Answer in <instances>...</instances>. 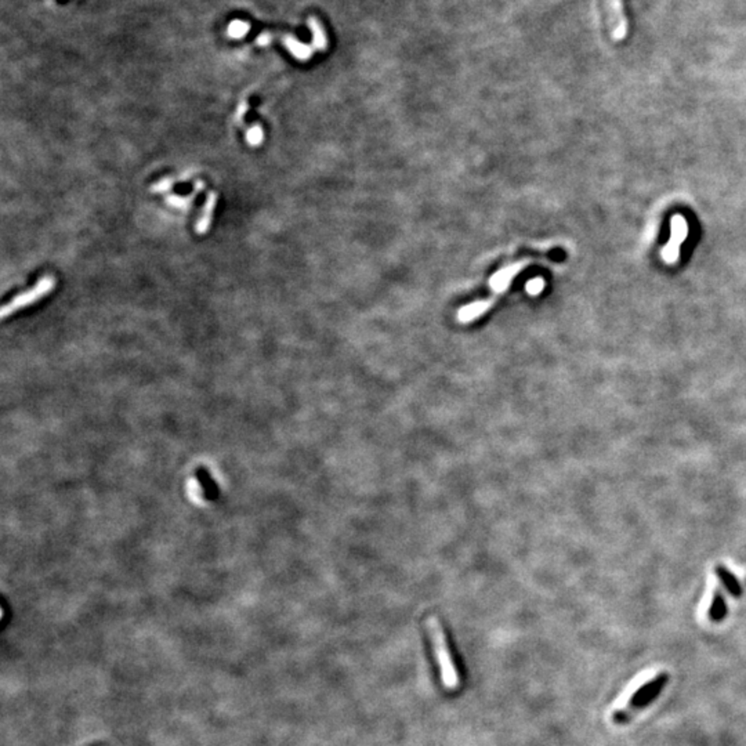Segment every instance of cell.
Here are the masks:
<instances>
[{
	"instance_id": "obj_14",
	"label": "cell",
	"mask_w": 746,
	"mask_h": 746,
	"mask_svg": "<svg viewBox=\"0 0 746 746\" xmlns=\"http://www.w3.org/2000/svg\"><path fill=\"white\" fill-rule=\"evenodd\" d=\"M171 184H173L171 180H166L165 179V180H161L156 186H152L151 191H152V192H165V191H167V189L171 186Z\"/></svg>"
},
{
	"instance_id": "obj_3",
	"label": "cell",
	"mask_w": 746,
	"mask_h": 746,
	"mask_svg": "<svg viewBox=\"0 0 746 746\" xmlns=\"http://www.w3.org/2000/svg\"><path fill=\"white\" fill-rule=\"evenodd\" d=\"M602 3L610 38L617 43L625 41L629 34V22L623 0H602Z\"/></svg>"
},
{
	"instance_id": "obj_16",
	"label": "cell",
	"mask_w": 746,
	"mask_h": 746,
	"mask_svg": "<svg viewBox=\"0 0 746 746\" xmlns=\"http://www.w3.org/2000/svg\"><path fill=\"white\" fill-rule=\"evenodd\" d=\"M247 111H248V103H241L239 108H238V112H237V119L241 121L242 115H245Z\"/></svg>"
},
{
	"instance_id": "obj_4",
	"label": "cell",
	"mask_w": 746,
	"mask_h": 746,
	"mask_svg": "<svg viewBox=\"0 0 746 746\" xmlns=\"http://www.w3.org/2000/svg\"><path fill=\"white\" fill-rule=\"evenodd\" d=\"M667 679L669 677H667L666 673H661L655 679H652L648 683L642 685L633 694V697L630 698L629 707H632V709H642V707H645V706L651 704L652 701H655L658 698V695L661 694L663 687L667 683Z\"/></svg>"
},
{
	"instance_id": "obj_8",
	"label": "cell",
	"mask_w": 746,
	"mask_h": 746,
	"mask_svg": "<svg viewBox=\"0 0 746 746\" xmlns=\"http://www.w3.org/2000/svg\"><path fill=\"white\" fill-rule=\"evenodd\" d=\"M715 572L717 575V578L722 580V583L725 585L727 592L732 596V597H741L742 596V586L740 585V582L737 580V577L730 572L723 565H717L715 568Z\"/></svg>"
},
{
	"instance_id": "obj_5",
	"label": "cell",
	"mask_w": 746,
	"mask_h": 746,
	"mask_svg": "<svg viewBox=\"0 0 746 746\" xmlns=\"http://www.w3.org/2000/svg\"><path fill=\"white\" fill-rule=\"evenodd\" d=\"M529 262H531V260L525 259V260H522V262H517V263L510 264V266H507V267H504V269H499L497 272H495V274L489 278V288L494 290L495 293H497V294L503 293L504 290L507 289V288L512 285L513 279L517 277L518 274H519V271L524 269L525 266L529 264Z\"/></svg>"
},
{
	"instance_id": "obj_6",
	"label": "cell",
	"mask_w": 746,
	"mask_h": 746,
	"mask_svg": "<svg viewBox=\"0 0 746 746\" xmlns=\"http://www.w3.org/2000/svg\"><path fill=\"white\" fill-rule=\"evenodd\" d=\"M494 303H495V299H487V300H477L467 306H463L460 310L457 311V321L460 324H470L489 310Z\"/></svg>"
},
{
	"instance_id": "obj_12",
	"label": "cell",
	"mask_w": 746,
	"mask_h": 746,
	"mask_svg": "<svg viewBox=\"0 0 746 746\" xmlns=\"http://www.w3.org/2000/svg\"><path fill=\"white\" fill-rule=\"evenodd\" d=\"M264 140V131L262 124H252L247 133V141L250 146H259Z\"/></svg>"
},
{
	"instance_id": "obj_15",
	"label": "cell",
	"mask_w": 746,
	"mask_h": 746,
	"mask_svg": "<svg viewBox=\"0 0 746 746\" xmlns=\"http://www.w3.org/2000/svg\"><path fill=\"white\" fill-rule=\"evenodd\" d=\"M271 39H272V35H271L269 32H264V34H262V35L257 38L256 43H257L259 46H267V44H269Z\"/></svg>"
},
{
	"instance_id": "obj_7",
	"label": "cell",
	"mask_w": 746,
	"mask_h": 746,
	"mask_svg": "<svg viewBox=\"0 0 746 746\" xmlns=\"http://www.w3.org/2000/svg\"><path fill=\"white\" fill-rule=\"evenodd\" d=\"M216 204H217V194L216 192H210L207 195V202H205V207L202 209V213H201V217L199 220L197 222V232L198 234H207V229L210 228L212 224V220H213V213H214V209H216Z\"/></svg>"
},
{
	"instance_id": "obj_2",
	"label": "cell",
	"mask_w": 746,
	"mask_h": 746,
	"mask_svg": "<svg viewBox=\"0 0 746 746\" xmlns=\"http://www.w3.org/2000/svg\"><path fill=\"white\" fill-rule=\"evenodd\" d=\"M56 287V279L54 277L51 275H44L39 279V282L36 284L35 288L32 289L26 290L24 293H21L19 296H16L10 303L4 304L3 309L0 311V315L1 318H7L9 315H11L13 312L21 310L24 307H28L29 304L41 300V297L47 296L51 290L54 289Z\"/></svg>"
},
{
	"instance_id": "obj_11",
	"label": "cell",
	"mask_w": 746,
	"mask_h": 746,
	"mask_svg": "<svg viewBox=\"0 0 746 746\" xmlns=\"http://www.w3.org/2000/svg\"><path fill=\"white\" fill-rule=\"evenodd\" d=\"M250 31V24L247 21L234 20L229 22L227 28V35L231 39H241L245 38Z\"/></svg>"
},
{
	"instance_id": "obj_1",
	"label": "cell",
	"mask_w": 746,
	"mask_h": 746,
	"mask_svg": "<svg viewBox=\"0 0 746 746\" xmlns=\"http://www.w3.org/2000/svg\"><path fill=\"white\" fill-rule=\"evenodd\" d=\"M426 627H427L430 640L433 642L435 660H437L438 666H439V670H441L442 684L448 690H455V688L459 687L460 677H459L455 662H454L451 651H449V645H448L445 630H444L441 622L437 617H429L427 621H426Z\"/></svg>"
},
{
	"instance_id": "obj_10",
	"label": "cell",
	"mask_w": 746,
	"mask_h": 746,
	"mask_svg": "<svg viewBox=\"0 0 746 746\" xmlns=\"http://www.w3.org/2000/svg\"><path fill=\"white\" fill-rule=\"evenodd\" d=\"M284 43H285V46L289 49L290 53H292L294 57H297V59H300V60H307V59H310V47L304 46L303 43L294 41V38H292V36H285V38H284Z\"/></svg>"
},
{
	"instance_id": "obj_9",
	"label": "cell",
	"mask_w": 746,
	"mask_h": 746,
	"mask_svg": "<svg viewBox=\"0 0 746 746\" xmlns=\"http://www.w3.org/2000/svg\"><path fill=\"white\" fill-rule=\"evenodd\" d=\"M725 615H727V605H725V596H723V592L720 589H717L715 592L712 605L709 610V618H710V621L722 622L725 620Z\"/></svg>"
},
{
	"instance_id": "obj_13",
	"label": "cell",
	"mask_w": 746,
	"mask_h": 746,
	"mask_svg": "<svg viewBox=\"0 0 746 746\" xmlns=\"http://www.w3.org/2000/svg\"><path fill=\"white\" fill-rule=\"evenodd\" d=\"M544 288V281L543 278H534V279H529L525 285V289L527 293L531 294V296H537L542 290Z\"/></svg>"
}]
</instances>
